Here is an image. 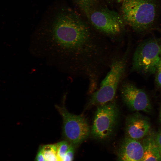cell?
<instances>
[{
  "label": "cell",
  "mask_w": 161,
  "mask_h": 161,
  "mask_svg": "<svg viewBox=\"0 0 161 161\" xmlns=\"http://www.w3.org/2000/svg\"><path fill=\"white\" fill-rule=\"evenodd\" d=\"M151 125L149 119L138 112L129 115L126 119L125 137L138 140L149 133Z\"/></svg>",
  "instance_id": "8"
},
{
  "label": "cell",
  "mask_w": 161,
  "mask_h": 161,
  "mask_svg": "<svg viewBox=\"0 0 161 161\" xmlns=\"http://www.w3.org/2000/svg\"><path fill=\"white\" fill-rule=\"evenodd\" d=\"M144 153L143 145L137 140L125 137L118 151V161H142Z\"/></svg>",
  "instance_id": "9"
},
{
  "label": "cell",
  "mask_w": 161,
  "mask_h": 161,
  "mask_svg": "<svg viewBox=\"0 0 161 161\" xmlns=\"http://www.w3.org/2000/svg\"><path fill=\"white\" fill-rule=\"evenodd\" d=\"M121 15L126 24L137 31L145 30L151 25L155 17L153 0H124Z\"/></svg>",
  "instance_id": "3"
},
{
  "label": "cell",
  "mask_w": 161,
  "mask_h": 161,
  "mask_svg": "<svg viewBox=\"0 0 161 161\" xmlns=\"http://www.w3.org/2000/svg\"><path fill=\"white\" fill-rule=\"evenodd\" d=\"M82 3H88L91 2L93 0H80Z\"/></svg>",
  "instance_id": "17"
},
{
  "label": "cell",
  "mask_w": 161,
  "mask_h": 161,
  "mask_svg": "<svg viewBox=\"0 0 161 161\" xmlns=\"http://www.w3.org/2000/svg\"><path fill=\"white\" fill-rule=\"evenodd\" d=\"M70 144L64 140L59 142L56 145L57 148V161H63L64 156L67 152Z\"/></svg>",
  "instance_id": "12"
},
{
  "label": "cell",
  "mask_w": 161,
  "mask_h": 161,
  "mask_svg": "<svg viewBox=\"0 0 161 161\" xmlns=\"http://www.w3.org/2000/svg\"><path fill=\"white\" fill-rule=\"evenodd\" d=\"M39 147L46 161H57L56 144L44 145Z\"/></svg>",
  "instance_id": "11"
},
{
  "label": "cell",
  "mask_w": 161,
  "mask_h": 161,
  "mask_svg": "<svg viewBox=\"0 0 161 161\" xmlns=\"http://www.w3.org/2000/svg\"><path fill=\"white\" fill-rule=\"evenodd\" d=\"M120 93L125 104L134 111L150 112L151 109L148 97L142 89L133 83L125 82L120 87Z\"/></svg>",
  "instance_id": "7"
},
{
  "label": "cell",
  "mask_w": 161,
  "mask_h": 161,
  "mask_svg": "<svg viewBox=\"0 0 161 161\" xmlns=\"http://www.w3.org/2000/svg\"><path fill=\"white\" fill-rule=\"evenodd\" d=\"M155 74V81L156 83L161 88V59L158 65Z\"/></svg>",
  "instance_id": "14"
},
{
  "label": "cell",
  "mask_w": 161,
  "mask_h": 161,
  "mask_svg": "<svg viewBox=\"0 0 161 161\" xmlns=\"http://www.w3.org/2000/svg\"><path fill=\"white\" fill-rule=\"evenodd\" d=\"M161 59V48L156 40L140 43L134 54L131 69L143 74H154Z\"/></svg>",
  "instance_id": "6"
},
{
  "label": "cell",
  "mask_w": 161,
  "mask_h": 161,
  "mask_svg": "<svg viewBox=\"0 0 161 161\" xmlns=\"http://www.w3.org/2000/svg\"><path fill=\"white\" fill-rule=\"evenodd\" d=\"M154 139L161 157V131L154 134Z\"/></svg>",
  "instance_id": "15"
},
{
  "label": "cell",
  "mask_w": 161,
  "mask_h": 161,
  "mask_svg": "<svg viewBox=\"0 0 161 161\" xmlns=\"http://www.w3.org/2000/svg\"><path fill=\"white\" fill-rule=\"evenodd\" d=\"M119 109L115 101L97 106L90 134L94 138L103 140L113 134L119 116Z\"/></svg>",
  "instance_id": "5"
},
{
  "label": "cell",
  "mask_w": 161,
  "mask_h": 161,
  "mask_svg": "<svg viewBox=\"0 0 161 161\" xmlns=\"http://www.w3.org/2000/svg\"><path fill=\"white\" fill-rule=\"evenodd\" d=\"M144 153L142 161H161V157L154 139V134L149 133L144 137Z\"/></svg>",
  "instance_id": "10"
},
{
  "label": "cell",
  "mask_w": 161,
  "mask_h": 161,
  "mask_svg": "<svg viewBox=\"0 0 161 161\" xmlns=\"http://www.w3.org/2000/svg\"><path fill=\"white\" fill-rule=\"evenodd\" d=\"M63 120L62 136L75 148L86 140L90 134L91 129L86 119L83 115L70 113L64 105H55Z\"/></svg>",
  "instance_id": "4"
},
{
  "label": "cell",
  "mask_w": 161,
  "mask_h": 161,
  "mask_svg": "<svg viewBox=\"0 0 161 161\" xmlns=\"http://www.w3.org/2000/svg\"><path fill=\"white\" fill-rule=\"evenodd\" d=\"M127 53L126 52L114 59L99 89L92 94L88 107L101 105L113 100L118 85L125 72Z\"/></svg>",
  "instance_id": "2"
},
{
  "label": "cell",
  "mask_w": 161,
  "mask_h": 161,
  "mask_svg": "<svg viewBox=\"0 0 161 161\" xmlns=\"http://www.w3.org/2000/svg\"><path fill=\"white\" fill-rule=\"evenodd\" d=\"M115 0L118 3H122L124 0Z\"/></svg>",
  "instance_id": "19"
},
{
  "label": "cell",
  "mask_w": 161,
  "mask_h": 161,
  "mask_svg": "<svg viewBox=\"0 0 161 161\" xmlns=\"http://www.w3.org/2000/svg\"><path fill=\"white\" fill-rule=\"evenodd\" d=\"M75 147L70 144L63 161H73Z\"/></svg>",
  "instance_id": "13"
},
{
  "label": "cell",
  "mask_w": 161,
  "mask_h": 161,
  "mask_svg": "<svg viewBox=\"0 0 161 161\" xmlns=\"http://www.w3.org/2000/svg\"><path fill=\"white\" fill-rule=\"evenodd\" d=\"M159 120L161 123V108L160 109V114H159Z\"/></svg>",
  "instance_id": "18"
},
{
  "label": "cell",
  "mask_w": 161,
  "mask_h": 161,
  "mask_svg": "<svg viewBox=\"0 0 161 161\" xmlns=\"http://www.w3.org/2000/svg\"><path fill=\"white\" fill-rule=\"evenodd\" d=\"M35 161H46L45 160L41 149L39 147L35 159Z\"/></svg>",
  "instance_id": "16"
},
{
  "label": "cell",
  "mask_w": 161,
  "mask_h": 161,
  "mask_svg": "<svg viewBox=\"0 0 161 161\" xmlns=\"http://www.w3.org/2000/svg\"><path fill=\"white\" fill-rule=\"evenodd\" d=\"M92 2L82 3L92 26L113 41L120 40L126 24L121 15L106 7L94 6Z\"/></svg>",
  "instance_id": "1"
}]
</instances>
